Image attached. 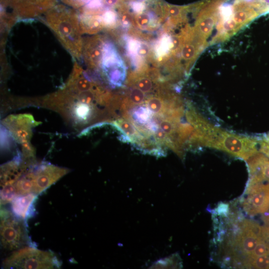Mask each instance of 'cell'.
Segmentation results:
<instances>
[{
    "label": "cell",
    "instance_id": "1",
    "mask_svg": "<svg viewBox=\"0 0 269 269\" xmlns=\"http://www.w3.org/2000/svg\"><path fill=\"white\" fill-rule=\"evenodd\" d=\"M187 118L194 130L190 143L225 151L247 160L258 152V137L237 134L216 127L191 108Z\"/></svg>",
    "mask_w": 269,
    "mask_h": 269
},
{
    "label": "cell",
    "instance_id": "2",
    "mask_svg": "<svg viewBox=\"0 0 269 269\" xmlns=\"http://www.w3.org/2000/svg\"><path fill=\"white\" fill-rule=\"evenodd\" d=\"M47 24L73 57L82 56L83 41L78 13L62 5H55L46 12Z\"/></svg>",
    "mask_w": 269,
    "mask_h": 269
},
{
    "label": "cell",
    "instance_id": "3",
    "mask_svg": "<svg viewBox=\"0 0 269 269\" xmlns=\"http://www.w3.org/2000/svg\"><path fill=\"white\" fill-rule=\"evenodd\" d=\"M61 263L53 253L32 247L15 250L2 263L3 269H57Z\"/></svg>",
    "mask_w": 269,
    "mask_h": 269
},
{
    "label": "cell",
    "instance_id": "4",
    "mask_svg": "<svg viewBox=\"0 0 269 269\" xmlns=\"http://www.w3.org/2000/svg\"><path fill=\"white\" fill-rule=\"evenodd\" d=\"M25 222L1 207L0 244L3 249L15 251L29 243Z\"/></svg>",
    "mask_w": 269,
    "mask_h": 269
},
{
    "label": "cell",
    "instance_id": "5",
    "mask_svg": "<svg viewBox=\"0 0 269 269\" xmlns=\"http://www.w3.org/2000/svg\"><path fill=\"white\" fill-rule=\"evenodd\" d=\"M241 204L243 211L249 216L266 212L269 209V183L247 185Z\"/></svg>",
    "mask_w": 269,
    "mask_h": 269
},
{
    "label": "cell",
    "instance_id": "6",
    "mask_svg": "<svg viewBox=\"0 0 269 269\" xmlns=\"http://www.w3.org/2000/svg\"><path fill=\"white\" fill-rule=\"evenodd\" d=\"M57 0H4V4L9 6L19 17H33L46 12L53 6Z\"/></svg>",
    "mask_w": 269,
    "mask_h": 269
},
{
    "label": "cell",
    "instance_id": "7",
    "mask_svg": "<svg viewBox=\"0 0 269 269\" xmlns=\"http://www.w3.org/2000/svg\"><path fill=\"white\" fill-rule=\"evenodd\" d=\"M68 170L52 165H43L33 172V193L38 195L66 174Z\"/></svg>",
    "mask_w": 269,
    "mask_h": 269
},
{
    "label": "cell",
    "instance_id": "8",
    "mask_svg": "<svg viewBox=\"0 0 269 269\" xmlns=\"http://www.w3.org/2000/svg\"><path fill=\"white\" fill-rule=\"evenodd\" d=\"M249 177L247 185L269 183V158L258 151L247 160Z\"/></svg>",
    "mask_w": 269,
    "mask_h": 269
},
{
    "label": "cell",
    "instance_id": "9",
    "mask_svg": "<svg viewBox=\"0 0 269 269\" xmlns=\"http://www.w3.org/2000/svg\"><path fill=\"white\" fill-rule=\"evenodd\" d=\"M104 44L103 38L99 35L90 37L83 41L82 55L90 68H95L101 65Z\"/></svg>",
    "mask_w": 269,
    "mask_h": 269
},
{
    "label": "cell",
    "instance_id": "10",
    "mask_svg": "<svg viewBox=\"0 0 269 269\" xmlns=\"http://www.w3.org/2000/svg\"><path fill=\"white\" fill-rule=\"evenodd\" d=\"M37 196V195L34 193L17 196L11 202V212L17 217L26 221L33 215Z\"/></svg>",
    "mask_w": 269,
    "mask_h": 269
},
{
    "label": "cell",
    "instance_id": "11",
    "mask_svg": "<svg viewBox=\"0 0 269 269\" xmlns=\"http://www.w3.org/2000/svg\"><path fill=\"white\" fill-rule=\"evenodd\" d=\"M25 166H20L17 161H12L1 168L0 187L14 184L19 178Z\"/></svg>",
    "mask_w": 269,
    "mask_h": 269
},
{
    "label": "cell",
    "instance_id": "12",
    "mask_svg": "<svg viewBox=\"0 0 269 269\" xmlns=\"http://www.w3.org/2000/svg\"><path fill=\"white\" fill-rule=\"evenodd\" d=\"M182 268V262L177 253L160 259L149 267L150 269H181Z\"/></svg>",
    "mask_w": 269,
    "mask_h": 269
},
{
    "label": "cell",
    "instance_id": "13",
    "mask_svg": "<svg viewBox=\"0 0 269 269\" xmlns=\"http://www.w3.org/2000/svg\"><path fill=\"white\" fill-rule=\"evenodd\" d=\"M14 185L18 195H23L33 193V172L27 173L19 178Z\"/></svg>",
    "mask_w": 269,
    "mask_h": 269
},
{
    "label": "cell",
    "instance_id": "14",
    "mask_svg": "<svg viewBox=\"0 0 269 269\" xmlns=\"http://www.w3.org/2000/svg\"><path fill=\"white\" fill-rule=\"evenodd\" d=\"M146 105L148 109L155 114H161L168 113L171 109L182 107V104L166 107L165 103L161 99L157 97H152L147 100Z\"/></svg>",
    "mask_w": 269,
    "mask_h": 269
},
{
    "label": "cell",
    "instance_id": "15",
    "mask_svg": "<svg viewBox=\"0 0 269 269\" xmlns=\"http://www.w3.org/2000/svg\"><path fill=\"white\" fill-rule=\"evenodd\" d=\"M202 13L205 14V16L201 18L198 22L199 30L205 36L210 34L213 29L215 23V18L212 15L207 14V12L204 9Z\"/></svg>",
    "mask_w": 269,
    "mask_h": 269
},
{
    "label": "cell",
    "instance_id": "16",
    "mask_svg": "<svg viewBox=\"0 0 269 269\" xmlns=\"http://www.w3.org/2000/svg\"><path fill=\"white\" fill-rule=\"evenodd\" d=\"M18 195L14 184L1 187L0 205H3L11 202Z\"/></svg>",
    "mask_w": 269,
    "mask_h": 269
},
{
    "label": "cell",
    "instance_id": "17",
    "mask_svg": "<svg viewBox=\"0 0 269 269\" xmlns=\"http://www.w3.org/2000/svg\"><path fill=\"white\" fill-rule=\"evenodd\" d=\"M244 268L269 269V253L249 261L246 264Z\"/></svg>",
    "mask_w": 269,
    "mask_h": 269
},
{
    "label": "cell",
    "instance_id": "18",
    "mask_svg": "<svg viewBox=\"0 0 269 269\" xmlns=\"http://www.w3.org/2000/svg\"><path fill=\"white\" fill-rule=\"evenodd\" d=\"M117 125L129 136L134 138L138 136V133L133 125L124 120H119Z\"/></svg>",
    "mask_w": 269,
    "mask_h": 269
},
{
    "label": "cell",
    "instance_id": "19",
    "mask_svg": "<svg viewBox=\"0 0 269 269\" xmlns=\"http://www.w3.org/2000/svg\"><path fill=\"white\" fill-rule=\"evenodd\" d=\"M73 78L74 80L73 82H74L75 87L79 91H89L92 87V83L85 77H78L76 79L73 76Z\"/></svg>",
    "mask_w": 269,
    "mask_h": 269
},
{
    "label": "cell",
    "instance_id": "20",
    "mask_svg": "<svg viewBox=\"0 0 269 269\" xmlns=\"http://www.w3.org/2000/svg\"><path fill=\"white\" fill-rule=\"evenodd\" d=\"M196 54V50L194 45L189 43L183 45L181 50V56L183 59L190 61L195 57Z\"/></svg>",
    "mask_w": 269,
    "mask_h": 269
},
{
    "label": "cell",
    "instance_id": "21",
    "mask_svg": "<svg viewBox=\"0 0 269 269\" xmlns=\"http://www.w3.org/2000/svg\"><path fill=\"white\" fill-rule=\"evenodd\" d=\"M136 87L139 89L143 92H149L153 87L152 81L148 77L142 76L135 81Z\"/></svg>",
    "mask_w": 269,
    "mask_h": 269
},
{
    "label": "cell",
    "instance_id": "22",
    "mask_svg": "<svg viewBox=\"0 0 269 269\" xmlns=\"http://www.w3.org/2000/svg\"><path fill=\"white\" fill-rule=\"evenodd\" d=\"M187 6H177L167 4L164 5L165 12L172 18H178L183 12L185 10Z\"/></svg>",
    "mask_w": 269,
    "mask_h": 269
},
{
    "label": "cell",
    "instance_id": "23",
    "mask_svg": "<svg viewBox=\"0 0 269 269\" xmlns=\"http://www.w3.org/2000/svg\"><path fill=\"white\" fill-rule=\"evenodd\" d=\"M259 137V150L269 158V132Z\"/></svg>",
    "mask_w": 269,
    "mask_h": 269
},
{
    "label": "cell",
    "instance_id": "24",
    "mask_svg": "<svg viewBox=\"0 0 269 269\" xmlns=\"http://www.w3.org/2000/svg\"><path fill=\"white\" fill-rule=\"evenodd\" d=\"M145 96L144 92L137 87L133 88L130 94L131 102L136 105H139L143 102Z\"/></svg>",
    "mask_w": 269,
    "mask_h": 269
},
{
    "label": "cell",
    "instance_id": "25",
    "mask_svg": "<svg viewBox=\"0 0 269 269\" xmlns=\"http://www.w3.org/2000/svg\"><path fill=\"white\" fill-rule=\"evenodd\" d=\"M135 20L139 27L144 28L149 25L150 16L147 13H140L136 16Z\"/></svg>",
    "mask_w": 269,
    "mask_h": 269
},
{
    "label": "cell",
    "instance_id": "26",
    "mask_svg": "<svg viewBox=\"0 0 269 269\" xmlns=\"http://www.w3.org/2000/svg\"><path fill=\"white\" fill-rule=\"evenodd\" d=\"M103 25L112 26L116 21V14L112 10L106 11L102 16Z\"/></svg>",
    "mask_w": 269,
    "mask_h": 269
},
{
    "label": "cell",
    "instance_id": "27",
    "mask_svg": "<svg viewBox=\"0 0 269 269\" xmlns=\"http://www.w3.org/2000/svg\"><path fill=\"white\" fill-rule=\"evenodd\" d=\"M64 3L74 8L83 7L90 0H61Z\"/></svg>",
    "mask_w": 269,
    "mask_h": 269
},
{
    "label": "cell",
    "instance_id": "28",
    "mask_svg": "<svg viewBox=\"0 0 269 269\" xmlns=\"http://www.w3.org/2000/svg\"><path fill=\"white\" fill-rule=\"evenodd\" d=\"M84 104H79L76 108V115L81 118H85L89 113V109Z\"/></svg>",
    "mask_w": 269,
    "mask_h": 269
},
{
    "label": "cell",
    "instance_id": "29",
    "mask_svg": "<svg viewBox=\"0 0 269 269\" xmlns=\"http://www.w3.org/2000/svg\"><path fill=\"white\" fill-rule=\"evenodd\" d=\"M131 7L134 12L140 13L145 8V4L142 1H133L132 2Z\"/></svg>",
    "mask_w": 269,
    "mask_h": 269
},
{
    "label": "cell",
    "instance_id": "30",
    "mask_svg": "<svg viewBox=\"0 0 269 269\" xmlns=\"http://www.w3.org/2000/svg\"><path fill=\"white\" fill-rule=\"evenodd\" d=\"M149 52V48L145 44H141L139 45L137 50V54L141 57L146 56Z\"/></svg>",
    "mask_w": 269,
    "mask_h": 269
},
{
    "label": "cell",
    "instance_id": "31",
    "mask_svg": "<svg viewBox=\"0 0 269 269\" xmlns=\"http://www.w3.org/2000/svg\"><path fill=\"white\" fill-rule=\"evenodd\" d=\"M237 24L234 19H229L223 23V26L225 30L231 31L234 30Z\"/></svg>",
    "mask_w": 269,
    "mask_h": 269
},
{
    "label": "cell",
    "instance_id": "32",
    "mask_svg": "<svg viewBox=\"0 0 269 269\" xmlns=\"http://www.w3.org/2000/svg\"><path fill=\"white\" fill-rule=\"evenodd\" d=\"M121 0H104V3L108 6L117 5Z\"/></svg>",
    "mask_w": 269,
    "mask_h": 269
},
{
    "label": "cell",
    "instance_id": "33",
    "mask_svg": "<svg viewBox=\"0 0 269 269\" xmlns=\"http://www.w3.org/2000/svg\"><path fill=\"white\" fill-rule=\"evenodd\" d=\"M262 219L265 225L269 226V209L263 214Z\"/></svg>",
    "mask_w": 269,
    "mask_h": 269
}]
</instances>
